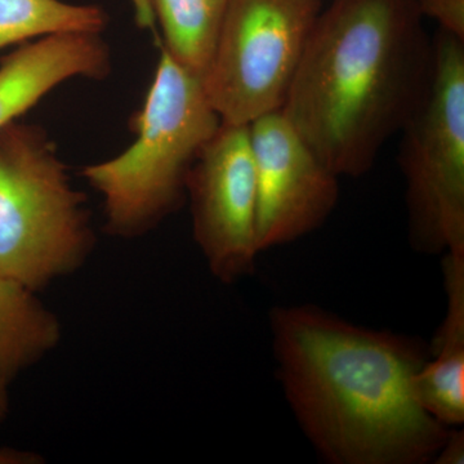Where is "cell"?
<instances>
[{"mask_svg": "<svg viewBox=\"0 0 464 464\" xmlns=\"http://www.w3.org/2000/svg\"><path fill=\"white\" fill-rule=\"evenodd\" d=\"M268 328L289 409L326 463H433L449 427L415 396L426 343L310 304L273 307Z\"/></svg>", "mask_w": 464, "mask_h": 464, "instance_id": "obj_1", "label": "cell"}, {"mask_svg": "<svg viewBox=\"0 0 464 464\" xmlns=\"http://www.w3.org/2000/svg\"><path fill=\"white\" fill-rule=\"evenodd\" d=\"M417 0H333L280 112L338 177L364 176L422 102L433 41Z\"/></svg>", "mask_w": 464, "mask_h": 464, "instance_id": "obj_2", "label": "cell"}, {"mask_svg": "<svg viewBox=\"0 0 464 464\" xmlns=\"http://www.w3.org/2000/svg\"><path fill=\"white\" fill-rule=\"evenodd\" d=\"M219 125L201 79L161 48L145 102L133 118L132 145L82 168V177L102 198L105 230L133 239L177 212L186 200L188 173Z\"/></svg>", "mask_w": 464, "mask_h": 464, "instance_id": "obj_3", "label": "cell"}, {"mask_svg": "<svg viewBox=\"0 0 464 464\" xmlns=\"http://www.w3.org/2000/svg\"><path fill=\"white\" fill-rule=\"evenodd\" d=\"M94 243L87 197L47 130L0 128V273L39 292L78 271Z\"/></svg>", "mask_w": 464, "mask_h": 464, "instance_id": "obj_4", "label": "cell"}, {"mask_svg": "<svg viewBox=\"0 0 464 464\" xmlns=\"http://www.w3.org/2000/svg\"><path fill=\"white\" fill-rule=\"evenodd\" d=\"M431 83L402 130L408 240L415 253L464 252V41L440 30Z\"/></svg>", "mask_w": 464, "mask_h": 464, "instance_id": "obj_5", "label": "cell"}, {"mask_svg": "<svg viewBox=\"0 0 464 464\" xmlns=\"http://www.w3.org/2000/svg\"><path fill=\"white\" fill-rule=\"evenodd\" d=\"M324 0H230L204 91L222 123L280 111Z\"/></svg>", "mask_w": 464, "mask_h": 464, "instance_id": "obj_6", "label": "cell"}, {"mask_svg": "<svg viewBox=\"0 0 464 464\" xmlns=\"http://www.w3.org/2000/svg\"><path fill=\"white\" fill-rule=\"evenodd\" d=\"M192 235L210 274L234 284L252 275L257 246V185L249 125H219L186 183Z\"/></svg>", "mask_w": 464, "mask_h": 464, "instance_id": "obj_7", "label": "cell"}, {"mask_svg": "<svg viewBox=\"0 0 464 464\" xmlns=\"http://www.w3.org/2000/svg\"><path fill=\"white\" fill-rule=\"evenodd\" d=\"M257 185L259 253L322 227L340 200V177L316 157L280 111L249 124Z\"/></svg>", "mask_w": 464, "mask_h": 464, "instance_id": "obj_8", "label": "cell"}, {"mask_svg": "<svg viewBox=\"0 0 464 464\" xmlns=\"http://www.w3.org/2000/svg\"><path fill=\"white\" fill-rule=\"evenodd\" d=\"M111 51L102 34L58 33L18 45L0 58V128L18 121L72 79L105 81Z\"/></svg>", "mask_w": 464, "mask_h": 464, "instance_id": "obj_9", "label": "cell"}, {"mask_svg": "<svg viewBox=\"0 0 464 464\" xmlns=\"http://www.w3.org/2000/svg\"><path fill=\"white\" fill-rule=\"evenodd\" d=\"M447 311L414 380L415 396L449 429L464 423V252L442 256Z\"/></svg>", "mask_w": 464, "mask_h": 464, "instance_id": "obj_10", "label": "cell"}, {"mask_svg": "<svg viewBox=\"0 0 464 464\" xmlns=\"http://www.w3.org/2000/svg\"><path fill=\"white\" fill-rule=\"evenodd\" d=\"M57 316L36 292L0 273V377L11 383L61 340Z\"/></svg>", "mask_w": 464, "mask_h": 464, "instance_id": "obj_11", "label": "cell"}, {"mask_svg": "<svg viewBox=\"0 0 464 464\" xmlns=\"http://www.w3.org/2000/svg\"><path fill=\"white\" fill-rule=\"evenodd\" d=\"M230 0H137L140 18L157 20L164 51L192 75L203 79L215 52Z\"/></svg>", "mask_w": 464, "mask_h": 464, "instance_id": "obj_12", "label": "cell"}, {"mask_svg": "<svg viewBox=\"0 0 464 464\" xmlns=\"http://www.w3.org/2000/svg\"><path fill=\"white\" fill-rule=\"evenodd\" d=\"M109 24L97 5L63 0H0V51L58 33L102 34Z\"/></svg>", "mask_w": 464, "mask_h": 464, "instance_id": "obj_13", "label": "cell"}, {"mask_svg": "<svg viewBox=\"0 0 464 464\" xmlns=\"http://www.w3.org/2000/svg\"><path fill=\"white\" fill-rule=\"evenodd\" d=\"M420 16L436 21L440 30L464 41V0H417Z\"/></svg>", "mask_w": 464, "mask_h": 464, "instance_id": "obj_14", "label": "cell"}, {"mask_svg": "<svg viewBox=\"0 0 464 464\" xmlns=\"http://www.w3.org/2000/svg\"><path fill=\"white\" fill-rule=\"evenodd\" d=\"M435 464H463L464 463V431L463 427L449 429L447 438L440 448Z\"/></svg>", "mask_w": 464, "mask_h": 464, "instance_id": "obj_15", "label": "cell"}, {"mask_svg": "<svg viewBox=\"0 0 464 464\" xmlns=\"http://www.w3.org/2000/svg\"><path fill=\"white\" fill-rule=\"evenodd\" d=\"M43 458L32 451L14 448H0V464H39Z\"/></svg>", "mask_w": 464, "mask_h": 464, "instance_id": "obj_16", "label": "cell"}, {"mask_svg": "<svg viewBox=\"0 0 464 464\" xmlns=\"http://www.w3.org/2000/svg\"><path fill=\"white\" fill-rule=\"evenodd\" d=\"M9 382L0 377V426L5 422L9 411Z\"/></svg>", "mask_w": 464, "mask_h": 464, "instance_id": "obj_17", "label": "cell"}]
</instances>
